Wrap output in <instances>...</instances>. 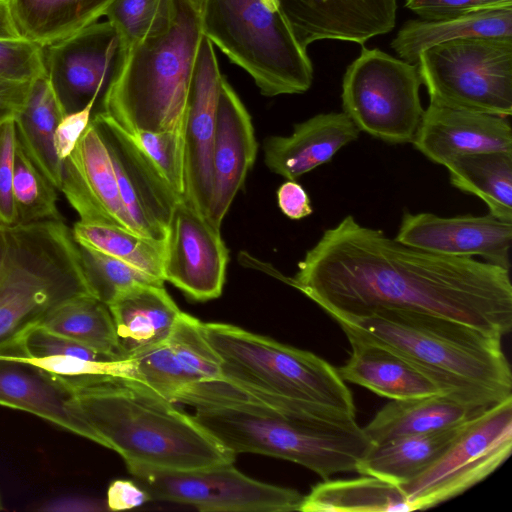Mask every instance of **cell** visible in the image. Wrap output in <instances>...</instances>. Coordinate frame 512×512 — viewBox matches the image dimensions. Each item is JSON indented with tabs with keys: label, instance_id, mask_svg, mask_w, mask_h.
Here are the masks:
<instances>
[{
	"label": "cell",
	"instance_id": "cell-29",
	"mask_svg": "<svg viewBox=\"0 0 512 512\" xmlns=\"http://www.w3.org/2000/svg\"><path fill=\"white\" fill-rule=\"evenodd\" d=\"M65 114L44 75L31 81L25 103L14 118L17 145L58 190L62 161L55 151L54 135Z\"/></svg>",
	"mask_w": 512,
	"mask_h": 512
},
{
	"label": "cell",
	"instance_id": "cell-43",
	"mask_svg": "<svg viewBox=\"0 0 512 512\" xmlns=\"http://www.w3.org/2000/svg\"><path fill=\"white\" fill-rule=\"evenodd\" d=\"M503 6H512V0H406L408 9L427 20Z\"/></svg>",
	"mask_w": 512,
	"mask_h": 512
},
{
	"label": "cell",
	"instance_id": "cell-24",
	"mask_svg": "<svg viewBox=\"0 0 512 512\" xmlns=\"http://www.w3.org/2000/svg\"><path fill=\"white\" fill-rule=\"evenodd\" d=\"M359 133L343 111L320 113L295 124L288 136L266 138L264 162L273 173L296 180L329 162L341 148L355 141Z\"/></svg>",
	"mask_w": 512,
	"mask_h": 512
},
{
	"label": "cell",
	"instance_id": "cell-47",
	"mask_svg": "<svg viewBox=\"0 0 512 512\" xmlns=\"http://www.w3.org/2000/svg\"><path fill=\"white\" fill-rule=\"evenodd\" d=\"M30 84L0 79V124L15 118L25 103Z\"/></svg>",
	"mask_w": 512,
	"mask_h": 512
},
{
	"label": "cell",
	"instance_id": "cell-16",
	"mask_svg": "<svg viewBox=\"0 0 512 512\" xmlns=\"http://www.w3.org/2000/svg\"><path fill=\"white\" fill-rule=\"evenodd\" d=\"M222 78L214 46L203 36L186 103L182 199L207 217L212 194V154Z\"/></svg>",
	"mask_w": 512,
	"mask_h": 512
},
{
	"label": "cell",
	"instance_id": "cell-15",
	"mask_svg": "<svg viewBox=\"0 0 512 512\" xmlns=\"http://www.w3.org/2000/svg\"><path fill=\"white\" fill-rule=\"evenodd\" d=\"M228 260L220 228L179 200L167 227L164 281L194 301L212 300L222 293Z\"/></svg>",
	"mask_w": 512,
	"mask_h": 512
},
{
	"label": "cell",
	"instance_id": "cell-28",
	"mask_svg": "<svg viewBox=\"0 0 512 512\" xmlns=\"http://www.w3.org/2000/svg\"><path fill=\"white\" fill-rule=\"evenodd\" d=\"M470 37H512V6L433 20H409L398 31L391 46L400 59L417 64L420 53L427 48Z\"/></svg>",
	"mask_w": 512,
	"mask_h": 512
},
{
	"label": "cell",
	"instance_id": "cell-14",
	"mask_svg": "<svg viewBox=\"0 0 512 512\" xmlns=\"http://www.w3.org/2000/svg\"><path fill=\"white\" fill-rule=\"evenodd\" d=\"M91 119L109 151L122 202L136 231L145 237L165 240L173 210L182 198L143 149L111 117L97 111Z\"/></svg>",
	"mask_w": 512,
	"mask_h": 512
},
{
	"label": "cell",
	"instance_id": "cell-22",
	"mask_svg": "<svg viewBox=\"0 0 512 512\" xmlns=\"http://www.w3.org/2000/svg\"><path fill=\"white\" fill-rule=\"evenodd\" d=\"M508 118L430 103L412 143L430 161L443 166L462 155L512 152Z\"/></svg>",
	"mask_w": 512,
	"mask_h": 512
},
{
	"label": "cell",
	"instance_id": "cell-45",
	"mask_svg": "<svg viewBox=\"0 0 512 512\" xmlns=\"http://www.w3.org/2000/svg\"><path fill=\"white\" fill-rule=\"evenodd\" d=\"M278 206L292 220L305 218L313 213L306 190L295 180H287L277 190Z\"/></svg>",
	"mask_w": 512,
	"mask_h": 512
},
{
	"label": "cell",
	"instance_id": "cell-20",
	"mask_svg": "<svg viewBox=\"0 0 512 512\" xmlns=\"http://www.w3.org/2000/svg\"><path fill=\"white\" fill-rule=\"evenodd\" d=\"M299 44L330 39L364 44L393 29L396 0H278Z\"/></svg>",
	"mask_w": 512,
	"mask_h": 512
},
{
	"label": "cell",
	"instance_id": "cell-39",
	"mask_svg": "<svg viewBox=\"0 0 512 512\" xmlns=\"http://www.w3.org/2000/svg\"><path fill=\"white\" fill-rule=\"evenodd\" d=\"M164 0H113L104 16L118 32L128 51L151 29Z\"/></svg>",
	"mask_w": 512,
	"mask_h": 512
},
{
	"label": "cell",
	"instance_id": "cell-21",
	"mask_svg": "<svg viewBox=\"0 0 512 512\" xmlns=\"http://www.w3.org/2000/svg\"><path fill=\"white\" fill-rule=\"evenodd\" d=\"M257 154L251 116L223 76L217 105L212 154L213 184L209 220L221 227L235 196L242 188Z\"/></svg>",
	"mask_w": 512,
	"mask_h": 512
},
{
	"label": "cell",
	"instance_id": "cell-11",
	"mask_svg": "<svg viewBox=\"0 0 512 512\" xmlns=\"http://www.w3.org/2000/svg\"><path fill=\"white\" fill-rule=\"evenodd\" d=\"M512 451V396L467 419L443 453L399 485L411 511L455 498L495 472Z\"/></svg>",
	"mask_w": 512,
	"mask_h": 512
},
{
	"label": "cell",
	"instance_id": "cell-51",
	"mask_svg": "<svg viewBox=\"0 0 512 512\" xmlns=\"http://www.w3.org/2000/svg\"><path fill=\"white\" fill-rule=\"evenodd\" d=\"M193 1L198 5V7H200L203 0H193Z\"/></svg>",
	"mask_w": 512,
	"mask_h": 512
},
{
	"label": "cell",
	"instance_id": "cell-37",
	"mask_svg": "<svg viewBox=\"0 0 512 512\" xmlns=\"http://www.w3.org/2000/svg\"><path fill=\"white\" fill-rule=\"evenodd\" d=\"M77 247L90 293L107 306L133 286L164 283L108 254L78 243Z\"/></svg>",
	"mask_w": 512,
	"mask_h": 512
},
{
	"label": "cell",
	"instance_id": "cell-9",
	"mask_svg": "<svg viewBox=\"0 0 512 512\" xmlns=\"http://www.w3.org/2000/svg\"><path fill=\"white\" fill-rule=\"evenodd\" d=\"M418 72L430 103L510 117L512 37H470L422 51Z\"/></svg>",
	"mask_w": 512,
	"mask_h": 512
},
{
	"label": "cell",
	"instance_id": "cell-12",
	"mask_svg": "<svg viewBox=\"0 0 512 512\" xmlns=\"http://www.w3.org/2000/svg\"><path fill=\"white\" fill-rule=\"evenodd\" d=\"M126 467L150 500L192 505L205 512L298 511L303 498L297 490L250 478L233 463L190 470L132 463Z\"/></svg>",
	"mask_w": 512,
	"mask_h": 512
},
{
	"label": "cell",
	"instance_id": "cell-7",
	"mask_svg": "<svg viewBox=\"0 0 512 512\" xmlns=\"http://www.w3.org/2000/svg\"><path fill=\"white\" fill-rule=\"evenodd\" d=\"M221 359V376L255 387L315 414L354 420L351 390L318 355L226 323H203Z\"/></svg>",
	"mask_w": 512,
	"mask_h": 512
},
{
	"label": "cell",
	"instance_id": "cell-4",
	"mask_svg": "<svg viewBox=\"0 0 512 512\" xmlns=\"http://www.w3.org/2000/svg\"><path fill=\"white\" fill-rule=\"evenodd\" d=\"M202 37L200 9L193 0H164L149 32L128 49L98 111L129 134L184 127Z\"/></svg>",
	"mask_w": 512,
	"mask_h": 512
},
{
	"label": "cell",
	"instance_id": "cell-13",
	"mask_svg": "<svg viewBox=\"0 0 512 512\" xmlns=\"http://www.w3.org/2000/svg\"><path fill=\"white\" fill-rule=\"evenodd\" d=\"M45 74L65 113L103 100L126 57L122 40L109 21L94 22L43 46Z\"/></svg>",
	"mask_w": 512,
	"mask_h": 512
},
{
	"label": "cell",
	"instance_id": "cell-18",
	"mask_svg": "<svg viewBox=\"0 0 512 512\" xmlns=\"http://www.w3.org/2000/svg\"><path fill=\"white\" fill-rule=\"evenodd\" d=\"M396 241L435 254L472 257L510 270L512 222L488 213L441 217L432 213L402 216Z\"/></svg>",
	"mask_w": 512,
	"mask_h": 512
},
{
	"label": "cell",
	"instance_id": "cell-23",
	"mask_svg": "<svg viewBox=\"0 0 512 512\" xmlns=\"http://www.w3.org/2000/svg\"><path fill=\"white\" fill-rule=\"evenodd\" d=\"M72 391L55 375L23 357L18 343L0 349V404L22 410L92 440L71 404Z\"/></svg>",
	"mask_w": 512,
	"mask_h": 512
},
{
	"label": "cell",
	"instance_id": "cell-48",
	"mask_svg": "<svg viewBox=\"0 0 512 512\" xmlns=\"http://www.w3.org/2000/svg\"><path fill=\"white\" fill-rule=\"evenodd\" d=\"M20 33L12 6V0H0V39H20Z\"/></svg>",
	"mask_w": 512,
	"mask_h": 512
},
{
	"label": "cell",
	"instance_id": "cell-33",
	"mask_svg": "<svg viewBox=\"0 0 512 512\" xmlns=\"http://www.w3.org/2000/svg\"><path fill=\"white\" fill-rule=\"evenodd\" d=\"M444 166L454 187L480 198L493 216L512 222V152L462 155Z\"/></svg>",
	"mask_w": 512,
	"mask_h": 512
},
{
	"label": "cell",
	"instance_id": "cell-50",
	"mask_svg": "<svg viewBox=\"0 0 512 512\" xmlns=\"http://www.w3.org/2000/svg\"><path fill=\"white\" fill-rule=\"evenodd\" d=\"M6 251V226L0 224V273L3 266V261Z\"/></svg>",
	"mask_w": 512,
	"mask_h": 512
},
{
	"label": "cell",
	"instance_id": "cell-38",
	"mask_svg": "<svg viewBox=\"0 0 512 512\" xmlns=\"http://www.w3.org/2000/svg\"><path fill=\"white\" fill-rule=\"evenodd\" d=\"M129 135L153 161L175 193L182 198L185 126L172 130L142 131Z\"/></svg>",
	"mask_w": 512,
	"mask_h": 512
},
{
	"label": "cell",
	"instance_id": "cell-1",
	"mask_svg": "<svg viewBox=\"0 0 512 512\" xmlns=\"http://www.w3.org/2000/svg\"><path fill=\"white\" fill-rule=\"evenodd\" d=\"M279 278L334 320L388 309L450 319L501 338L512 328L510 270L407 246L352 215L323 232L293 278Z\"/></svg>",
	"mask_w": 512,
	"mask_h": 512
},
{
	"label": "cell",
	"instance_id": "cell-52",
	"mask_svg": "<svg viewBox=\"0 0 512 512\" xmlns=\"http://www.w3.org/2000/svg\"><path fill=\"white\" fill-rule=\"evenodd\" d=\"M1 508H2V507H1V500H0V509H1Z\"/></svg>",
	"mask_w": 512,
	"mask_h": 512
},
{
	"label": "cell",
	"instance_id": "cell-17",
	"mask_svg": "<svg viewBox=\"0 0 512 512\" xmlns=\"http://www.w3.org/2000/svg\"><path fill=\"white\" fill-rule=\"evenodd\" d=\"M203 322L182 312L162 343L130 357L127 382L172 401L183 388L221 376V359L206 339Z\"/></svg>",
	"mask_w": 512,
	"mask_h": 512
},
{
	"label": "cell",
	"instance_id": "cell-42",
	"mask_svg": "<svg viewBox=\"0 0 512 512\" xmlns=\"http://www.w3.org/2000/svg\"><path fill=\"white\" fill-rule=\"evenodd\" d=\"M16 137L14 119L0 124V224H16L12 183Z\"/></svg>",
	"mask_w": 512,
	"mask_h": 512
},
{
	"label": "cell",
	"instance_id": "cell-44",
	"mask_svg": "<svg viewBox=\"0 0 512 512\" xmlns=\"http://www.w3.org/2000/svg\"><path fill=\"white\" fill-rule=\"evenodd\" d=\"M95 105L96 101H91L84 108L65 114L60 120L54 135V147L61 161L72 153L88 127Z\"/></svg>",
	"mask_w": 512,
	"mask_h": 512
},
{
	"label": "cell",
	"instance_id": "cell-32",
	"mask_svg": "<svg viewBox=\"0 0 512 512\" xmlns=\"http://www.w3.org/2000/svg\"><path fill=\"white\" fill-rule=\"evenodd\" d=\"M113 0H12L18 29L26 39L46 46L104 16Z\"/></svg>",
	"mask_w": 512,
	"mask_h": 512
},
{
	"label": "cell",
	"instance_id": "cell-2",
	"mask_svg": "<svg viewBox=\"0 0 512 512\" xmlns=\"http://www.w3.org/2000/svg\"><path fill=\"white\" fill-rule=\"evenodd\" d=\"M346 336L383 346L422 370L443 390L484 409L512 396V373L502 338L450 319L377 310L335 319Z\"/></svg>",
	"mask_w": 512,
	"mask_h": 512
},
{
	"label": "cell",
	"instance_id": "cell-30",
	"mask_svg": "<svg viewBox=\"0 0 512 512\" xmlns=\"http://www.w3.org/2000/svg\"><path fill=\"white\" fill-rule=\"evenodd\" d=\"M464 422L435 432L372 444L359 461L356 472L378 477L398 486L408 482L443 453Z\"/></svg>",
	"mask_w": 512,
	"mask_h": 512
},
{
	"label": "cell",
	"instance_id": "cell-41",
	"mask_svg": "<svg viewBox=\"0 0 512 512\" xmlns=\"http://www.w3.org/2000/svg\"><path fill=\"white\" fill-rule=\"evenodd\" d=\"M18 344L20 353L27 358L64 355L101 360L120 357L94 350L72 339L52 333L41 326L29 330L18 341Z\"/></svg>",
	"mask_w": 512,
	"mask_h": 512
},
{
	"label": "cell",
	"instance_id": "cell-35",
	"mask_svg": "<svg viewBox=\"0 0 512 512\" xmlns=\"http://www.w3.org/2000/svg\"><path fill=\"white\" fill-rule=\"evenodd\" d=\"M81 245L117 258L140 271L164 281L165 240H155L119 226L77 221L71 229Z\"/></svg>",
	"mask_w": 512,
	"mask_h": 512
},
{
	"label": "cell",
	"instance_id": "cell-46",
	"mask_svg": "<svg viewBox=\"0 0 512 512\" xmlns=\"http://www.w3.org/2000/svg\"><path fill=\"white\" fill-rule=\"evenodd\" d=\"M149 500L148 493L135 480L117 479L108 487L106 506L111 511L126 510Z\"/></svg>",
	"mask_w": 512,
	"mask_h": 512
},
{
	"label": "cell",
	"instance_id": "cell-6",
	"mask_svg": "<svg viewBox=\"0 0 512 512\" xmlns=\"http://www.w3.org/2000/svg\"><path fill=\"white\" fill-rule=\"evenodd\" d=\"M92 295L71 229L61 220L6 226L0 273V349L18 342L63 302Z\"/></svg>",
	"mask_w": 512,
	"mask_h": 512
},
{
	"label": "cell",
	"instance_id": "cell-19",
	"mask_svg": "<svg viewBox=\"0 0 512 512\" xmlns=\"http://www.w3.org/2000/svg\"><path fill=\"white\" fill-rule=\"evenodd\" d=\"M59 190L79 221L138 233L122 202L109 151L92 119L72 153L62 161Z\"/></svg>",
	"mask_w": 512,
	"mask_h": 512
},
{
	"label": "cell",
	"instance_id": "cell-10",
	"mask_svg": "<svg viewBox=\"0 0 512 512\" xmlns=\"http://www.w3.org/2000/svg\"><path fill=\"white\" fill-rule=\"evenodd\" d=\"M417 64L363 47L342 81L343 112L359 131L390 144L412 143L424 109Z\"/></svg>",
	"mask_w": 512,
	"mask_h": 512
},
{
	"label": "cell",
	"instance_id": "cell-8",
	"mask_svg": "<svg viewBox=\"0 0 512 512\" xmlns=\"http://www.w3.org/2000/svg\"><path fill=\"white\" fill-rule=\"evenodd\" d=\"M199 9L203 36L245 70L262 95L310 88L312 63L278 0H203Z\"/></svg>",
	"mask_w": 512,
	"mask_h": 512
},
{
	"label": "cell",
	"instance_id": "cell-40",
	"mask_svg": "<svg viewBox=\"0 0 512 512\" xmlns=\"http://www.w3.org/2000/svg\"><path fill=\"white\" fill-rule=\"evenodd\" d=\"M44 75L43 46L24 37L0 39V79L31 82Z\"/></svg>",
	"mask_w": 512,
	"mask_h": 512
},
{
	"label": "cell",
	"instance_id": "cell-31",
	"mask_svg": "<svg viewBox=\"0 0 512 512\" xmlns=\"http://www.w3.org/2000/svg\"><path fill=\"white\" fill-rule=\"evenodd\" d=\"M302 512H410V505L398 485L374 477L329 480L312 487L303 496Z\"/></svg>",
	"mask_w": 512,
	"mask_h": 512
},
{
	"label": "cell",
	"instance_id": "cell-27",
	"mask_svg": "<svg viewBox=\"0 0 512 512\" xmlns=\"http://www.w3.org/2000/svg\"><path fill=\"white\" fill-rule=\"evenodd\" d=\"M481 410L445 393L391 400L363 430L372 444H381L453 427Z\"/></svg>",
	"mask_w": 512,
	"mask_h": 512
},
{
	"label": "cell",
	"instance_id": "cell-3",
	"mask_svg": "<svg viewBox=\"0 0 512 512\" xmlns=\"http://www.w3.org/2000/svg\"><path fill=\"white\" fill-rule=\"evenodd\" d=\"M71 391L91 441L118 453L125 464L190 470L235 461L193 416L141 386L112 380Z\"/></svg>",
	"mask_w": 512,
	"mask_h": 512
},
{
	"label": "cell",
	"instance_id": "cell-34",
	"mask_svg": "<svg viewBox=\"0 0 512 512\" xmlns=\"http://www.w3.org/2000/svg\"><path fill=\"white\" fill-rule=\"evenodd\" d=\"M39 326L94 350L120 356L110 310L93 295L63 302Z\"/></svg>",
	"mask_w": 512,
	"mask_h": 512
},
{
	"label": "cell",
	"instance_id": "cell-49",
	"mask_svg": "<svg viewBox=\"0 0 512 512\" xmlns=\"http://www.w3.org/2000/svg\"><path fill=\"white\" fill-rule=\"evenodd\" d=\"M99 509L101 510L102 507H100L97 502L83 498H62L49 503V505L43 508V510L51 511H87Z\"/></svg>",
	"mask_w": 512,
	"mask_h": 512
},
{
	"label": "cell",
	"instance_id": "cell-26",
	"mask_svg": "<svg viewBox=\"0 0 512 512\" xmlns=\"http://www.w3.org/2000/svg\"><path fill=\"white\" fill-rule=\"evenodd\" d=\"M351 353L337 368L341 378L390 400L444 393L422 370L395 352L378 344L347 336Z\"/></svg>",
	"mask_w": 512,
	"mask_h": 512
},
{
	"label": "cell",
	"instance_id": "cell-36",
	"mask_svg": "<svg viewBox=\"0 0 512 512\" xmlns=\"http://www.w3.org/2000/svg\"><path fill=\"white\" fill-rule=\"evenodd\" d=\"M57 190L16 143L12 183L16 224L61 219Z\"/></svg>",
	"mask_w": 512,
	"mask_h": 512
},
{
	"label": "cell",
	"instance_id": "cell-25",
	"mask_svg": "<svg viewBox=\"0 0 512 512\" xmlns=\"http://www.w3.org/2000/svg\"><path fill=\"white\" fill-rule=\"evenodd\" d=\"M112 315L118 353L130 358L164 342L182 311L164 288V283L131 287L108 305Z\"/></svg>",
	"mask_w": 512,
	"mask_h": 512
},
{
	"label": "cell",
	"instance_id": "cell-5",
	"mask_svg": "<svg viewBox=\"0 0 512 512\" xmlns=\"http://www.w3.org/2000/svg\"><path fill=\"white\" fill-rule=\"evenodd\" d=\"M195 420L233 452L301 465L323 480L356 471L372 442L356 420L251 406L196 408Z\"/></svg>",
	"mask_w": 512,
	"mask_h": 512
}]
</instances>
